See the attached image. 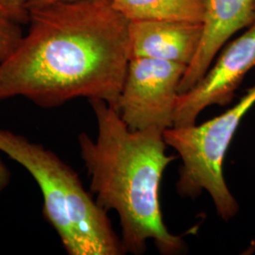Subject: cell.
Segmentation results:
<instances>
[{"label": "cell", "mask_w": 255, "mask_h": 255, "mask_svg": "<svg viewBox=\"0 0 255 255\" xmlns=\"http://www.w3.org/2000/svg\"><path fill=\"white\" fill-rule=\"evenodd\" d=\"M255 0H204L201 43L182 76L179 94L201 80L231 37L255 23Z\"/></svg>", "instance_id": "7"}, {"label": "cell", "mask_w": 255, "mask_h": 255, "mask_svg": "<svg viewBox=\"0 0 255 255\" xmlns=\"http://www.w3.org/2000/svg\"><path fill=\"white\" fill-rule=\"evenodd\" d=\"M0 9L20 23L28 19V0H0Z\"/></svg>", "instance_id": "11"}, {"label": "cell", "mask_w": 255, "mask_h": 255, "mask_svg": "<svg viewBox=\"0 0 255 255\" xmlns=\"http://www.w3.org/2000/svg\"><path fill=\"white\" fill-rule=\"evenodd\" d=\"M67 1H74V0H28V9L50 5L54 3H59V2H67Z\"/></svg>", "instance_id": "13"}, {"label": "cell", "mask_w": 255, "mask_h": 255, "mask_svg": "<svg viewBox=\"0 0 255 255\" xmlns=\"http://www.w3.org/2000/svg\"><path fill=\"white\" fill-rule=\"evenodd\" d=\"M255 67V22L230 43L191 89L180 94L174 113L173 127L197 123L201 112L212 105L227 106L247 73Z\"/></svg>", "instance_id": "6"}, {"label": "cell", "mask_w": 255, "mask_h": 255, "mask_svg": "<svg viewBox=\"0 0 255 255\" xmlns=\"http://www.w3.org/2000/svg\"><path fill=\"white\" fill-rule=\"evenodd\" d=\"M0 151L35 180L43 195V216L67 255L127 254L107 212L84 189L78 173L55 152L4 128H0Z\"/></svg>", "instance_id": "3"}, {"label": "cell", "mask_w": 255, "mask_h": 255, "mask_svg": "<svg viewBox=\"0 0 255 255\" xmlns=\"http://www.w3.org/2000/svg\"><path fill=\"white\" fill-rule=\"evenodd\" d=\"M89 103L98 132L95 139L85 132L79 135L80 153L97 203L119 216L126 253L143 255L152 240L162 255L181 254L185 242L168 231L161 210L163 174L177 158L166 154L164 132L132 130L105 101Z\"/></svg>", "instance_id": "2"}, {"label": "cell", "mask_w": 255, "mask_h": 255, "mask_svg": "<svg viewBox=\"0 0 255 255\" xmlns=\"http://www.w3.org/2000/svg\"><path fill=\"white\" fill-rule=\"evenodd\" d=\"M186 68L164 60L129 59L116 109L128 128L164 132L173 127L179 85Z\"/></svg>", "instance_id": "5"}, {"label": "cell", "mask_w": 255, "mask_h": 255, "mask_svg": "<svg viewBox=\"0 0 255 255\" xmlns=\"http://www.w3.org/2000/svg\"></svg>", "instance_id": "14"}, {"label": "cell", "mask_w": 255, "mask_h": 255, "mask_svg": "<svg viewBox=\"0 0 255 255\" xmlns=\"http://www.w3.org/2000/svg\"><path fill=\"white\" fill-rule=\"evenodd\" d=\"M10 182V171L0 159V193L4 191Z\"/></svg>", "instance_id": "12"}, {"label": "cell", "mask_w": 255, "mask_h": 255, "mask_svg": "<svg viewBox=\"0 0 255 255\" xmlns=\"http://www.w3.org/2000/svg\"><path fill=\"white\" fill-rule=\"evenodd\" d=\"M202 29V22L129 21V56L188 65L200 46Z\"/></svg>", "instance_id": "8"}, {"label": "cell", "mask_w": 255, "mask_h": 255, "mask_svg": "<svg viewBox=\"0 0 255 255\" xmlns=\"http://www.w3.org/2000/svg\"><path fill=\"white\" fill-rule=\"evenodd\" d=\"M114 7L128 21L202 22L204 0H112Z\"/></svg>", "instance_id": "9"}, {"label": "cell", "mask_w": 255, "mask_h": 255, "mask_svg": "<svg viewBox=\"0 0 255 255\" xmlns=\"http://www.w3.org/2000/svg\"><path fill=\"white\" fill-rule=\"evenodd\" d=\"M20 22L0 9V63L6 60L24 36Z\"/></svg>", "instance_id": "10"}, {"label": "cell", "mask_w": 255, "mask_h": 255, "mask_svg": "<svg viewBox=\"0 0 255 255\" xmlns=\"http://www.w3.org/2000/svg\"><path fill=\"white\" fill-rule=\"evenodd\" d=\"M255 104V85L235 106L202 124L172 127L164 130L167 146L182 160L177 191L185 198L196 199L202 192L209 194L219 217L233 219L239 210L223 174V162L241 120Z\"/></svg>", "instance_id": "4"}, {"label": "cell", "mask_w": 255, "mask_h": 255, "mask_svg": "<svg viewBox=\"0 0 255 255\" xmlns=\"http://www.w3.org/2000/svg\"><path fill=\"white\" fill-rule=\"evenodd\" d=\"M29 28L0 63V102L23 97L44 109L78 98L117 109L129 62V21L112 0L28 9Z\"/></svg>", "instance_id": "1"}]
</instances>
